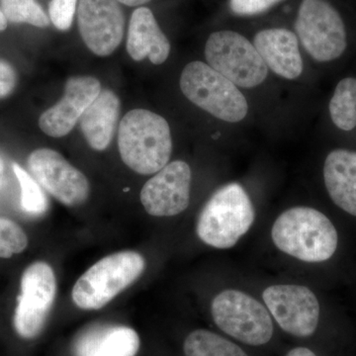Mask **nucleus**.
Listing matches in <instances>:
<instances>
[{"mask_svg": "<svg viewBox=\"0 0 356 356\" xmlns=\"http://www.w3.org/2000/svg\"><path fill=\"white\" fill-rule=\"evenodd\" d=\"M118 147L128 168L140 175H154L170 163L172 156L170 124L149 110H131L119 125Z\"/></svg>", "mask_w": 356, "mask_h": 356, "instance_id": "obj_1", "label": "nucleus"}, {"mask_svg": "<svg viewBox=\"0 0 356 356\" xmlns=\"http://www.w3.org/2000/svg\"><path fill=\"white\" fill-rule=\"evenodd\" d=\"M271 238L276 248L305 262L331 259L339 245V235L331 220L310 207L290 208L274 222Z\"/></svg>", "mask_w": 356, "mask_h": 356, "instance_id": "obj_2", "label": "nucleus"}, {"mask_svg": "<svg viewBox=\"0 0 356 356\" xmlns=\"http://www.w3.org/2000/svg\"><path fill=\"white\" fill-rule=\"evenodd\" d=\"M254 204L245 188L232 182L218 189L199 214L196 233L206 245L233 248L254 224Z\"/></svg>", "mask_w": 356, "mask_h": 356, "instance_id": "obj_3", "label": "nucleus"}, {"mask_svg": "<svg viewBox=\"0 0 356 356\" xmlns=\"http://www.w3.org/2000/svg\"><path fill=\"white\" fill-rule=\"evenodd\" d=\"M179 86L192 104L218 120L236 124L247 118L250 107L241 88L207 63L194 60L185 65Z\"/></svg>", "mask_w": 356, "mask_h": 356, "instance_id": "obj_4", "label": "nucleus"}, {"mask_svg": "<svg viewBox=\"0 0 356 356\" xmlns=\"http://www.w3.org/2000/svg\"><path fill=\"white\" fill-rule=\"evenodd\" d=\"M301 48L317 63L343 57L348 46L343 16L330 0H301L293 21Z\"/></svg>", "mask_w": 356, "mask_h": 356, "instance_id": "obj_5", "label": "nucleus"}, {"mask_svg": "<svg viewBox=\"0 0 356 356\" xmlns=\"http://www.w3.org/2000/svg\"><path fill=\"white\" fill-rule=\"evenodd\" d=\"M146 261L132 250L107 255L93 264L72 288L74 303L83 310H99L144 273Z\"/></svg>", "mask_w": 356, "mask_h": 356, "instance_id": "obj_6", "label": "nucleus"}, {"mask_svg": "<svg viewBox=\"0 0 356 356\" xmlns=\"http://www.w3.org/2000/svg\"><path fill=\"white\" fill-rule=\"evenodd\" d=\"M206 63L238 88L250 89L266 81L268 69L252 41L231 29L211 33L204 48Z\"/></svg>", "mask_w": 356, "mask_h": 356, "instance_id": "obj_7", "label": "nucleus"}, {"mask_svg": "<svg viewBox=\"0 0 356 356\" xmlns=\"http://www.w3.org/2000/svg\"><path fill=\"white\" fill-rule=\"evenodd\" d=\"M213 320L222 332L248 344L262 346L273 336V323L266 307L238 290H225L211 305Z\"/></svg>", "mask_w": 356, "mask_h": 356, "instance_id": "obj_8", "label": "nucleus"}, {"mask_svg": "<svg viewBox=\"0 0 356 356\" xmlns=\"http://www.w3.org/2000/svg\"><path fill=\"white\" fill-rule=\"evenodd\" d=\"M20 289L14 329L23 339H34L43 331L55 303L57 280L53 268L46 262H34L23 273Z\"/></svg>", "mask_w": 356, "mask_h": 356, "instance_id": "obj_9", "label": "nucleus"}, {"mask_svg": "<svg viewBox=\"0 0 356 356\" xmlns=\"http://www.w3.org/2000/svg\"><path fill=\"white\" fill-rule=\"evenodd\" d=\"M28 168L42 188L60 203L74 207L88 200L90 192L88 178L58 152L51 149L32 152Z\"/></svg>", "mask_w": 356, "mask_h": 356, "instance_id": "obj_10", "label": "nucleus"}, {"mask_svg": "<svg viewBox=\"0 0 356 356\" xmlns=\"http://www.w3.org/2000/svg\"><path fill=\"white\" fill-rule=\"evenodd\" d=\"M262 298L281 329L288 334L307 337L317 330L320 304L308 287L273 285L264 290Z\"/></svg>", "mask_w": 356, "mask_h": 356, "instance_id": "obj_11", "label": "nucleus"}, {"mask_svg": "<svg viewBox=\"0 0 356 356\" xmlns=\"http://www.w3.org/2000/svg\"><path fill=\"white\" fill-rule=\"evenodd\" d=\"M79 33L86 47L99 57L112 55L125 32V16L117 0H79Z\"/></svg>", "mask_w": 356, "mask_h": 356, "instance_id": "obj_12", "label": "nucleus"}, {"mask_svg": "<svg viewBox=\"0 0 356 356\" xmlns=\"http://www.w3.org/2000/svg\"><path fill=\"white\" fill-rule=\"evenodd\" d=\"M192 172L184 161L168 163L143 186L140 202L147 214L172 217L184 212L191 202Z\"/></svg>", "mask_w": 356, "mask_h": 356, "instance_id": "obj_13", "label": "nucleus"}, {"mask_svg": "<svg viewBox=\"0 0 356 356\" xmlns=\"http://www.w3.org/2000/svg\"><path fill=\"white\" fill-rule=\"evenodd\" d=\"M102 90V83L95 77H70L65 83L62 99L40 116V129L50 137H65L81 120L83 112Z\"/></svg>", "mask_w": 356, "mask_h": 356, "instance_id": "obj_14", "label": "nucleus"}, {"mask_svg": "<svg viewBox=\"0 0 356 356\" xmlns=\"http://www.w3.org/2000/svg\"><path fill=\"white\" fill-rule=\"evenodd\" d=\"M252 44L267 69L286 81H295L304 70L298 37L287 27L271 26L255 33Z\"/></svg>", "mask_w": 356, "mask_h": 356, "instance_id": "obj_15", "label": "nucleus"}, {"mask_svg": "<svg viewBox=\"0 0 356 356\" xmlns=\"http://www.w3.org/2000/svg\"><path fill=\"white\" fill-rule=\"evenodd\" d=\"M170 41L153 11L147 7H139L134 11L129 24L127 51L136 62L149 58L152 64L159 65L170 57Z\"/></svg>", "mask_w": 356, "mask_h": 356, "instance_id": "obj_16", "label": "nucleus"}, {"mask_svg": "<svg viewBox=\"0 0 356 356\" xmlns=\"http://www.w3.org/2000/svg\"><path fill=\"white\" fill-rule=\"evenodd\" d=\"M140 337L124 325H95L81 332L74 344V356H136Z\"/></svg>", "mask_w": 356, "mask_h": 356, "instance_id": "obj_17", "label": "nucleus"}, {"mask_svg": "<svg viewBox=\"0 0 356 356\" xmlns=\"http://www.w3.org/2000/svg\"><path fill=\"white\" fill-rule=\"evenodd\" d=\"M323 173L332 202L356 217V151L336 149L330 152Z\"/></svg>", "mask_w": 356, "mask_h": 356, "instance_id": "obj_18", "label": "nucleus"}, {"mask_svg": "<svg viewBox=\"0 0 356 356\" xmlns=\"http://www.w3.org/2000/svg\"><path fill=\"white\" fill-rule=\"evenodd\" d=\"M121 103L110 89L102 90L83 112L81 128L91 149L102 152L111 144L120 116Z\"/></svg>", "mask_w": 356, "mask_h": 356, "instance_id": "obj_19", "label": "nucleus"}, {"mask_svg": "<svg viewBox=\"0 0 356 356\" xmlns=\"http://www.w3.org/2000/svg\"><path fill=\"white\" fill-rule=\"evenodd\" d=\"M334 125L343 132L356 128V77L348 76L337 83L329 103Z\"/></svg>", "mask_w": 356, "mask_h": 356, "instance_id": "obj_20", "label": "nucleus"}, {"mask_svg": "<svg viewBox=\"0 0 356 356\" xmlns=\"http://www.w3.org/2000/svg\"><path fill=\"white\" fill-rule=\"evenodd\" d=\"M184 350L186 356H248L236 343L206 330L189 334Z\"/></svg>", "mask_w": 356, "mask_h": 356, "instance_id": "obj_21", "label": "nucleus"}, {"mask_svg": "<svg viewBox=\"0 0 356 356\" xmlns=\"http://www.w3.org/2000/svg\"><path fill=\"white\" fill-rule=\"evenodd\" d=\"M0 9L8 22L40 28L50 25V18L36 0H0Z\"/></svg>", "mask_w": 356, "mask_h": 356, "instance_id": "obj_22", "label": "nucleus"}, {"mask_svg": "<svg viewBox=\"0 0 356 356\" xmlns=\"http://www.w3.org/2000/svg\"><path fill=\"white\" fill-rule=\"evenodd\" d=\"M13 172L21 187L22 209L34 216L44 215L49 209V201L41 185L17 163H13Z\"/></svg>", "mask_w": 356, "mask_h": 356, "instance_id": "obj_23", "label": "nucleus"}, {"mask_svg": "<svg viewBox=\"0 0 356 356\" xmlns=\"http://www.w3.org/2000/svg\"><path fill=\"white\" fill-rule=\"evenodd\" d=\"M28 236L17 222L0 218V259H10L24 252Z\"/></svg>", "mask_w": 356, "mask_h": 356, "instance_id": "obj_24", "label": "nucleus"}, {"mask_svg": "<svg viewBox=\"0 0 356 356\" xmlns=\"http://www.w3.org/2000/svg\"><path fill=\"white\" fill-rule=\"evenodd\" d=\"M285 0H228L227 6L236 17H255L268 13Z\"/></svg>", "mask_w": 356, "mask_h": 356, "instance_id": "obj_25", "label": "nucleus"}, {"mask_svg": "<svg viewBox=\"0 0 356 356\" xmlns=\"http://www.w3.org/2000/svg\"><path fill=\"white\" fill-rule=\"evenodd\" d=\"M77 0H51L49 18L60 31H67L76 13Z\"/></svg>", "mask_w": 356, "mask_h": 356, "instance_id": "obj_26", "label": "nucleus"}, {"mask_svg": "<svg viewBox=\"0 0 356 356\" xmlns=\"http://www.w3.org/2000/svg\"><path fill=\"white\" fill-rule=\"evenodd\" d=\"M17 83V76L13 65L0 60V99L10 95Z\"/></svg>", "mask_w": 356, "mask_h": 356, "instance_id": "obj_27", "label": "nucleus"}, {"mask_svg": "<svg viewBox=\"0 0 356 356\" xmlns=\"http://www.w3.org/2000/svg\"><path fill=\"white\" fill-rule=\"evenodd\" d=\"M286 356H317L311 350L306 348H293L287 353Z\"/></svg>", "mask_w": 356, "mask_h": 356, "instance_id": "obj_28", "label": "nucleus"}, {"mask_svg": "<svg viewBox=\"0 0 356 356\" xmlns=\"http://www.w3.org/2000/svg\"><path fill=\"white\" fill-rule=\"evenodd\" d=\"M119 3L124 4V6H145V4L149 3L152 0H117Z\"/></svg>", "mask_w": 356, "mask_h": 356, "instance_id": "obj_29", "label": "nucleus"}, {"mask_svg": "<svg viewBox=\"0 0 356 356\" xmlns=\"http://www.w3.org/2000/svg\"><path fill=\"white\" fill-rule=\"evenodd\" d=\"M7 25H8V21H7L6 16H4L1 9H0V31H4L7 28Z\"/></svg>", "mask_w": 356, "mask_h": 356, "instance_id": "obj_30", "label": "nucleus"}, {"mask_svg": "<svg viewBox=\"0 0 356 356\" xmlns=\"http://www.w3.org/2000/svg\"><path fill=\"white\" fill-rule=\"evenodd\" d=\"M2 168H3V163H2V161L0 159V172H1Z\"/></svg>", "mask_w": 356, "mask_h": 356, "instance_id": "obj_31", "label": "nucleus"}]
</instances>
